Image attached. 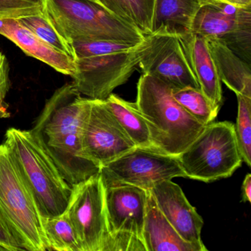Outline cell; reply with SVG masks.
Listing matches in <instances>:
<instances>
[{
  "label": "cell",
  "mask_w": 251,
  "mask_h": 251,
  "mask_svg": "<svg viewBox=\"0 0 251 251\" xmlns=\"http://www.w3.org/2000/svg\"><path fill=\"white\" fill-rule=\"evenodd\" d=\"M42 13V3L30 0H0V20L20 19Z\"/></svg>",
  "instance_id": "83f0119b"
},
{
  "label": "cell",
  "mask_w": 251,
  "mask_h": 251,
  "mask_svg": "<svg viewBox=\"0 0 251 251\" xmlns=\"http://www.w3.org/2000/svg\"><path fill=\"white\" fill-rule=\"evenodd\" d=\"M30 1H33V2H41V1H42V0H30Z\"/></svg>",
  "instance_id": "836d02e7"
},
{
  "label": "cell",
  "mask_w": 251,
  "mask_h": 251,
  "mask_svg": "<svg viewBox=\"0 0 251 251\" xmlns=\"http://www.w3.org/2000/svg\"><path fill=\"white\" fill-rule=\"evenodd\" d=\"M90 102V98H83L73 83H67L47 100L31 129L71 186L100 172L99 167L82 155L80 133Z\"/></svg>",
  "instance_id": "6da1fadb"
},
{
  "label": "cell",
  "mask_w": 251,
  "mask_h": 251,
  "mask_svg": "<svg viewBox=\"0 0 251 251\" xmlns=\"http://www.w3.org/2000/svg\"><path fill=\"white\" fill-rule=\"evenodd\" d=\"M5 144L33 195L43 217L65 212L73 186L61 176L50 155L30 130L11 127L5 133Z\"/></svg>",
  "instance_id": "7a4b0ae2"
},
{
  "label": "cell",
  "mask_w": 251,
  "mask_h": 251,
  "mask_svg": "<svg viewBox=\"0 0 251 251\" xmlns=\"http://www.w3.org/2000/svg\"><path fill=\"white\" fill-rule=\"evenodd\" d=\"M105 101L136 148L158 151L151 127L138 109L136 103L125 100L113 93Z\"/></svg>",
  "instance_id": "ffe728a7"
},
{
  "label": "cell",
  "mask_w": 251,
  "mask_h": 251,
  "mask_svg": "<svg viewBox=\"0 0 251 251\" xmlns=\"http://www.w3.org/2000/svg\"><path fill=\"white\" fill-rule=\"evenodd\" d=\"M140 44L134 45L127 42L111 40L77 41L72 43L75 53V61L77 58L98 56L114 52H127L135 49Z\"/></svg>",
  "instance_id": "484cf974"
},
{
  "label": "cell",
  "mask_w": 251,
  "mask_h": 251,
  "mask_svg": "<svg viewBox=\"0 0 251 251\" xmlns=\"http://www.w3.org/2000/svg\"><path fill=\"white\" fill-rule=\"evenodd\" d=\"M238 100L237 117L234 125L238 148L242 161L251 165V98L236 95Z\"/></svg>",
  "instance_id": "d4e9b609"
},
{
  "label": "cell",
  "mask_w": 251,
  "mask_h": 251,
  "mask_svg": "<svg viewBox=\"0 0 251 251\" xmlns=\"http://www.w3.org/2000/svg\"><path fill=\"white\" fill-rule=\"evenodd\" d=\"M200 7L199 0H155L152 33H189Z\"/></svg>",
  "instance_id": "d6986e66"
},
{
  "label": "cell",
  "mask_w": 251,
  "mask_h": 251,
  "mask_svg": "<svg viewBox=\"0 0 251 251\" xmlns=\"http://www.w3.org/2000/svg\"><path fill=\"white\" fill-rule=\"evenodd\" d=\"M143 241L147 251H206L204 244L185 241L169 223L148 190L146 214L143 227Z\"/></svg>",
  "instance_id": "e0dca14e"
},
{
  "label": "cell",
  "mask_w": 251,
  "mask_h": 251,
  "mask_svg": "<svg viewBox=\"0 0 251 251\" xmlns=\"http://www.w3.org/2000/svg\"><path fill=\"white\" fill-rule=\"evenodd\" d=\"M93 1H96V2H97V0H93Z\"/></svg>",
  "instance_id": "e575fe53"
},
{
  "label": "cell",
  "mask_w": 251,
  "mask_h": 251,
  "mask_svg": "<svg viewBox=\"0 0 251 251\" xmlns=\"http://www.w3.org/2000/svg\"><path fill=\"white\" fill-rule=\"evenodd\" d=\"M177 157L185 177L204 183L230 177L243 162L234 124L227 121L205 126Z\"/></svg>",
  "instance_id": "8992f818"
},
{
  "label": "cell",
  "mask_w": 251,
  "mask_h": 251,
  "mask_svg": "<svg viewBox=\"0 0 251 251\" xmlns=\"http://www.w3.org/2000/svg\"><path fill=\"white\" fill-rule=\"evenodd\" d=\"M18 20L45 43L57 50L68 54L75 59L73 46L57 33L42 13L21 17Z\"/></svg>",
  "instance_id": "cb8c5ba5"
},
{
  "label": "cell",
  "mask_w": 251,
  "mask_h": 251,
  "mask_svg": "<svg viewBox=\"0 0 251 251\" xmlns=\"http://www.w3.org/2000/svg\"><path fill=\"white\" fill-rule=\"evenodd\" d=\"M0 244L8 248L10 251H23L8 233L1 220H0Z\"/></svg>",
  "instance_id": "f546056e"
},
{
  "label": "cell",
  "mask_w": 251,
  "mask_h": 251,
  "mask_svg": "<svg viewBox=\"0 0 251 251\" xmlns=\"http://www.w3.org/2000/svg\"><path fill=\"white\" fill-rule=\"evenodd\" d=\"M80 141L83 156L100 168L136 148L105 100L91 99Z\"/></svg>",
  "instance_id": "8fae6325"
},
{
  "label": "cell",
  "mask_w": 251,
  "mask_h": 251,
  "mask_svg": "<svg viewBox=\"0 0 251 251\" xmlns=\"http://www.w3.org/2000/svg\"><path fill=\"white\" fill-rule=\"evenodd\" d=\"M242 201L244 202L251 201V175L248 173L242 185Z\"/></svg>",
  "instance_id": "1f68e13d"
},
{
  "label": "cell",
  "mask_w": 251,
  "mask_h": 251,
  "mask_svg": "<svg viewBox=\"0 0 251 251\" xmlns=\"http://www.w3.org/2000/svg\"><path fill=\"white\" fill-rule=\"evenodd\" d=\"M105 187L108 233L129 232L143 240L148 190L128 184L108 185Z\"/></svg>",
  "instance_id": "4fadbf2b"
},
{
  "label": "cell",
  "mask_w": 251,
  "mask_h": 251,
  "mask_svg": "<svg viewBox=\"0 0 251 251\" xmlns=\"http://www.w3.org/2000/svg\"><path fill=\"white\" fill-rule=\"evenodd\" d=\"M0 251H10L9 249L6 247L4 246V245H1L0 244Z\"/></svg>",
  "instance_id": "d6a6232c"
},
{
  "label": "cell",
  "mask_w": 251,
  "mask_h": 251,
  "mask_svg": "<svg viewBox=\"0 0 251 251\" xmlns=\"http://www.w3.org/2000/svg\"><path fill=\"white\" fill-rule=\"evenodd\" d=\"M105 194L100 173L73 186L65 212L82 251H101L108 235Z\"/></svg>",
  "instance_id": "9c48e42d"
},
{
  "label": "cell",
  "mask_w": 251,
  "mask_h": 251,
  "mask_svg": "<svg viewBox=\"0 0 251 251\" xmlns=\"http://www.w3.org/2000/svg\"><path fill=\"white\" fill-rule=\"evenodd\" d=\"M191 32L207 39L220 41L251 64V5H201L194 18Z\"/></svg>",
  "instance_id": "30bf717a"
},
{
  "label": "cell",
  "mask_w": 251,
  "mask_h": 251,
  "mask_svg": "<svg viewBox=\"0 0 251 251\" xmlns=\"http://www.w3.org/2000/svg\"><path fill=\"white\" fill-rule=\"evenodd\" d=\"M43 225L50 251H82L67 213L56 217H43Z\"/></svg>",
  "instance_id": "603a6c76"
},
{
  "label": "cell",
  "mask_w": 251,
  "mask_h": 251,
  "mask_svg": "<svg viewBox=\"0 0 251 251\" xmlns=\"http://www.w3.org/2000/svg\"><path fill=\"white\" fill-rule=\"evenodd\" d=\"M150 191L160 211L177 233L186 242L202 245L203 220L191 205L181 188L172 180H167L156 183Z\"/></svg>",
  "instance_id": "5bb4252c"
},
{
  "label": "cell",
  "mask_w": 251,
  "mask_h": 251,
  "mask_svg": "<svg viewBox=\"0 0 251 251\" xmlns=\"http://www.w3.org/2000/svg\"><path fill=\"white\" fill-rule=\"evenodd\" d=\"M201 5L204 4H227L242 7L251 5V0H199Z\"/></svg>",
  "instance_id": "4dcf8cb0"
},
{
  "label": "cell",
  "mask_w": 251,
  "mask_h": 251,
  "mask_svg": "<svg viewBox=\"0 0 251 251\" xmlns=\"http://www.w3.org/2000/svg\"><path fill=\"white\" fill-rule=\"evenodd\" d=\"M148 45L145 40L127 52L75 59L73 85L79 93L92 100H105L126 83L138 68Z\"/></svg>",
  "instance_id": "52a82bcc"
},
{
  "label": "cell",
  "mask_w": 251,
  "mask_h": 251,
  "mask_svg": "<svg viewBox=\"0 0 251 251\" xmlns=\"http://www.w3.org/2000/svg\"><path fill=\"white\" fill-rule=\"evenodd\" d=\"M9 89V67L5 55L0 52V117L9 116L5 106V99Z\"/></svg>",
  "instance_id": "f1b7e54d"
},
{
  "label": "cell",
  "mask_w": 251,
  "mask_h": 251,
  "mask_svg": "<svg viewBox=\"0 0 251 251\" xmlns=\"http://www.w3.org/2000/svg\"><path fill=\"white\" fill-rule=\"evenodd\" d=\"M201 92L214 104L223 102L222 82L217 74L206 38L189 32L178 34Z\"/></svg>",
  "instance_id": "2e32d148"
},
{
  "label": "cell",
  "mask_w": 251,
  "mask_h": 251,
  "mask_svg": "<svg viewBox=\"0 0 251 251\" xmlns=\"http://www.w3.org/2000/svg\"><path fill=\"white\" fill-rule=\"evenodd\" d=\"M220 81L236 95L251 98V64L217 39H208Z\"/></svg>",
  "instance_id": "ac0fdd59"
},
{
  "label": "cell",
  "mask_w": 251,
  "mask_h": 251,
  "mask_svg": "<svg viewBox=\"0 0 251 251\" xmlns=\"http://www.w3.org/2000/svg\"><path fill=\"white\" fill-rule=\"evenodd\" d=\"M0 35L9 39L26 55L42 61L61 74L75 73V61L68 54L54 49L25 27L18 19L0 20Z\"/></svg>",
  "instance_id": "9a60e30c"
},
{
  "label": "cell",
  "mask_w": 251,
  "mask_h": 251,
  "mask_svg": "<svg viewBox=\"0 0 251 251\" xmlns=\"http://www.w3.org/2000/svg\"><path fill=\"white\" fill-rule=\"evenodd\" d=\"M173 95L190 115L203 126L217 118L220 106L214 105L201 89L193 87L173 89Z\"/></svg>",
  "instance_id": "7402d4cb"
},
{
  "label": "cell",
  "mask_w": 251,
  "mask_h": 251,
  "mask_svg": "<svg viewBox=\"0 0 251 251\" xmlns=\"http://www.w3.org/2000/svg\"><path fill=\"white\" fill-rule=\"evenodd\" d=\"M104 185L128 184L145 190L175 177H185L177 156L135 148L100 168Z\"/></svg>",
  "instance_id": "ba28073f"
},
{
  "label": "cell",
  "mask_w": 251,
  "mask_h": 251,
  "mask_svg": "<svg viewBox=\"0 0 251 251\" xmlns=\"http://www.w3.org/2000/svg\"><path fill=\"white\" fill-rule=\"evenodd\" d=\"M0 220L23 251H50L43 217L4 143L0 145Z\"/></svg>",
  "instance_id": "5b68a950"
},
{
  "label": "cell",
  "mask_w": 251,
  "mask_h": 251,
  "mask_svg": "<svg viewBox=\"0 0 251 251\" xmlns=\"http://www.w3.org/2000/svg\"><path fill=\"white\" fill-rule=\"evenodd\" d=\"M135 103L159 152L177 156L205 127L175 100L170 86L149 75L142 74L138 81Z\"/></svg>",
  "instance_id": "3957f363"
},
{
  "label": "cell",
  "mask_w": 251,
  "mask_h": 251,
  "mask_svg": "<svg viewBox=\"0 0 251 251\" xmlns=\"http://www.w3.org/2000/svg\"><path fill=\"white\" fill-rule=\"evenodd\" d=\"M101 251H147L143 240L126 231L108 233Z\"/></svg>",
  "instance_id": "4316f807"
},
{
  "label": "cell",
  "mask_w": 251,
  "mask_h": 251,
  "mask_svg": "<svg viewBox=\"0 0 251 251\" xmlns=\"http://www.w3.org/2000/svg\"><path fill=\"white\" fill-rule=\"evenodd\" d=\"M97 2L144 36L152 33L155 0H97Z\"/></svg>",
  "instance_id": "44dd1931"
},
{
  "label": "cell",
  "mask_w": 251,
  "mask_h": 251,
  "mask_svg": "<svg viewBox=\"0 0 251 251\" xmlns=\"http://www.w3.org/2000/svg\"><path fill=\"white\" fill-rule=\"evenodd\" d=\"M138 64L142 74L159 79L172 89H200L178 34L152 33Z\"/></svg>",
  "instance_id": "7c38bea8"
},
{
  "label": "cell",
  "mask_w": 251,
  "mask_h": 251,
  "mask_svg": "<svg viewBox=\"0 0 251 251\" xmlns=\"http://www.w3.org/2000/svg\"><path fill=\"white\" fill-rule=\"evenodd\" d=\"M42 14L69 44L111 40L139 45L145 36L93 0H42Z\"/></svg>",
  "instance_id": "277c9868"
}]
</instances>
